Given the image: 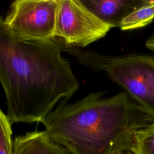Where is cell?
<instances>
[{
	"instance_id": "cell-1",
	"label": "cell",
	"mask_w": 154,
	"mask_h": 154,
	"mask_svg": "<svg viewBox=\"0 0 154 154\" xmlns=\"http://www.w3.org/2000/svg\"><path fill=\"white\" fill-rule=\"evenodd\" d=\"M0 82L11 123L40 122L79 88L55 40L23 39L0 17Z\"/></svg>"
},
{
	"instance_id": "cell-2",
	"label": "cell",
	"mask_w": 154,
	"mask_h": 154,
	"mask_svg": "<svg viewBox=\"0 0 154 154\" xmlns=\"http://www.w3.org/2000/svg\"><path fill=\"white\" fill-rule=\"evenodd\" d=\"M40 122L69 154H118L131 151L135 132L154 117L126 92L104 97L98 91L61 103Z\"/></svg>"
},
{
	"instance_id": "cell-3",
	"label": "cell",
	"mask_w": 154,
	"mask_h": 154,
	"mask_svg": "<svg viewBox=\"0 0 154 154\" xmlns=\"http://www.w3.org/2000/svg\"><path fill=\"white\" fill-rule=\"evenodd\" d=\"M78 61L94 70L105 72L129 96L154 117V57L130 54L113 56L62 45Z\"/></svg>"
},
{
	"instance_id": "cell-4",
	"label": "cell",
	"mask_w": 154,
	"mask_h": 154,
	"mask_svg": "<svg viewBox=\"0 0 154 154\" xmlns=\"http://www.w3.org/2000/svg\"><path fill=\"white\" fill-rule=\"evenodd\" d=\"M112 28L96 17L81 0H59L55 37L63 45L85 47L105 37Z\"/></svg>"
},
{
	"instance_id": "cell-5",
	"label": "cell",
	"mask_w": 154,
	"mask_h": 154,
	"mask_svg": "<svg viewBox=\"0 0 154 154\" xmlns=\"http://www.w3.org/2000/svg\"><path fill=\"white\" fill-rule=\"evenodd\" d=\"M58 1H14L4 21L21 38L55 40Z\"/></svg>"
},
{
	"instance_id": "cell-6",
	"label": "cell",
	"mask_w": 154,
	"mask_h": 154,
	"mask_svg": "<svg viewBox=\"0 0 154 154\" xmlns=\"http://www.w3.org/2000/svg\"><path fill=\"white\" fill-rule=\"evenodd\" d=\"M148 0H81L99 20L111 28L119 27L123 19Z\"/></svg>"
},
{
	"instance_id": "cell-7",
	"label": "cell",
	"mask_w": 154,
	"mask_h": 154,
	"mask_svg": "<svg viewBox=\"0 0 154 154\" xmlns=\"http://www.w3.org/2000/svg\"><path fill=\"white\" fill-rule=\"evenodd\" d=\"M14 154H69L66 149L53 141L45 131L26 132L13 140Z\"/></svg>"
},
{
	"instance_id": "cell-8",
	"label": "cell",
	"mask_w": 154,
	"mask_h": 154,
	"mask_svg": "<svg viewBox=\"0 0 154 154\" xmlns=\"http://www.w3.org/2000/svg\"><path fill=\"white\" fill-rule=\"evenodd\" d=\"M154 19V0L137 8L125 17L119 28L123 31L132 30L145 26Z\"/></svg>"
},
{
	"instance_id": "cell-9",
	"label": "cell",
	"mask_w": 154,
	"mask_h": 154,
	"mask_svg": "<svg viewBox=\"0 0 154 154\" xmlns=\"http://www.w3.org/2000/svg\"><path fill=\"white\" fill-rule=\"evenodd\" d=\"M131 151L134 154H154V122L135 132Z\"/></svg>"
},
{
	"instance_id": "cell-10",
	"label": "cell",
	"mask_w": 154,
	"mask_h": 154,
	"mask_svg": "<svg viewBox=\"0 0 154 154\" xmlns=\"http://www.w3.org/2000/svg\"><path fill=\"white\" fill-rule=\"evenodd\" d=\"M0 154H14L11 123L0 109Z\"/></svg>"
},
{
	"instance_id": "cell-11",
	"label": "cell",
	"mask_w": 154,
	"mask_h": 154,
	"mask_svg": "<svg viewBox=\"0 0 154 154\" xmlns=\"http://www.w3.org/2000/svg\"><path fill=\"white\" fill-rule=\"evenodd\" d=\"M146 46L154 53V32L146 41Z\"/></svg>"
},
{
	"instance_id": "cell-12",
	"label": "cell",
	"mask_w": 154,
	"mask_h": 154,
	"mask_svg": "<svg viewBox=\"0 0 154 154\" xmlns=\"http://www.w3.org/2000/svg\"><path fill=\"white\" fill-rule=\"evenodd\" d=\"M118 154H134L131 151H125V152H122L119 153Z\"/></svg>"
}]
</instances>
